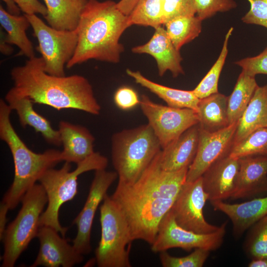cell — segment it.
<instances>
[{"label":"cell","instance_id":"42","mask_svg":"<svg viewBox=\"0 0 267 267\" xmlns=\"http://www.w3.org/2000/svg\"><path fill=\"white\" fill-rule=\"evenodd\" d=\"M139 0H120L117 2L118 8L125 15L128 16Z\"/></svg>","mask_w":267,"mask_h":267},{"label":"cell","instance_id":"3","mask_svg":"<svg viewBox=\"0 0 267 267\" xmlns=\"http://www.w3.org/2000/svg\"><path fill=\"white\" fill-rule=\"evenodd\" d=\"M11 109L5 100H0V138L8 146L13 160V182L2 202L9 210L14 209L24 194L48 169L62 161L61 151L48 149L37 153L25 144L14 130L10 120Z\"/></svg>","mask_w":267,"mask_h":267},{"label":"cell","instance_id":"13","mask_svg":"<svg viewBox=\"0 0 267 267\" xmlns=\"http://www.w3.org/2000/svg\"><path fill=\"white\" fill-rule=\"evenodd\" d=\"M208 196L204 190L202 178L185 182L171 210L177 224L182 228L199 234L219 230V226L209 223L203 215V208Z\"/></svg>","mask_w":267,"mask_h":267},{"label":"cell","instance_id":"5","mask_svg":"<svg viewBox=\"0 0 267 267\" xmlns=\"http://www.w3.org/2000/svg\"><path fill=\"white\" fill-rule=\"evenodd\" d=\"M108 159L99 152H94L84 161L77 164L71 171V163L65 162L59 169L47 170L39 180L47 197L46 209L42 214L40 226H50L64 237L68 228L61 226L59 211L65 203L73 199L78 193V177L88 171L105 169Z\"/></svg>","mask_w":267,"mask_h":267},{"label":"cell","instance_id":"32","mask_svg":"<svg viewBox=\"0 0 267 267\" xmlns=\"http://www.w3.org/2000/svg\"><path fill=\"white\" fill-rule=\"evenodd\" d=\"M233 30V27L228 30L218 59L199 84L192 90L199 99L218 92L219 79L227 54L228 43Z\"/></svg>","mask_w":267,"mask_h":267},{"label":"cell","instance_id":"23","mask_svg":"<svg viewBox=\"0 0 267 267\" xmlns=\"http://www.w3.org/2000/svg\"><path fill=\"white\" fill-rule=\"evenodd\" d=\"M4 100L11 110L16 112L21 126L33 128L49 144L61 145L58 130L54 129L46 118L35 110L34 103L30 98L17 96L8 91Z\"/></svg>","mask_w":267,"mask_h":267},{"label":"cell","instance_id":"41","mask_svg":"<svg viewBox=\"0 0 267 267\" xmlns=\"http://www.w3.org/2000/svg\"><path fill=\"white\" fill-rule=\"evenodd\" d=\"M24 14H40L44 17L47 13L45 5L39 0H14Z\"/></svg>","mask_w":267,"mask_h":267},{"label":"cell","instance_id":"6","mask_svg":"<svg viewBox=\"0 0 267 267\" xmlns=\"http://www.w3.org/2000/svg\"><path fill=\"white\" fill-rule=\"evenodd\" d=\"M101 237L95 250L99 267H131L130 252L133 241L118 204L107 194L100 207Z\"/></svg>","mask_w":267,"mask_h":267},{"label":"cell","instance_id":"39","mask_svg":"<svg viewBox=\"0 0 267 267\" xmlns=\"http://www.w3.org/2000/svg\"><path fill=\"white\" fill-rule=\"evenodd\" d=\"M250 8L242 18L243 22L256 24L267 29V0H247Z\"/></svg>","mask_w":267,"mask_h":267},{"label":"cell","instance_id":"4","mask_svg":"<svg viewBox=\"0 0 267 267\" xmlns=\"http://www.w3.org/2000/svg\"><path fill=\"white\" fill-rule=\"evenodd\" d=\"M112 162L118 183L132 185L161 150L147 124L115 133L111 138Z\"/></svg>","mask_w":267,"mask_h":267},{"label":"cell","instance_id":"10","mask_svg":"<svg viewBox=\"0 0 267 267\" xmlns=\"http://www.w3.org/2000/svg\"><path fill=\"white\" fill-rule=\"evenodd\" d=\"M176 198L126 199L115 200L128 222L133 241L142 240L151 245L161 221Z\"/></svg>","mask_w":267,"mask_h":267},{"label":"cell","instance_id":"28","mask_svg":"<svg viewBox=\"0 0 267 267\" xmlns=\"http://www.w3.org/2000/svg\"><path fill=\"white\" fill-rule=\"evenodd\" d=\"M0 24L5 31L7 42L19 48L17 55H25L28 58L35 56L33 44L26 34V31L31 26L25 14L18 16L11 14L0 5Z\"/></svg>","mask_w":267,"mask_h":267},{"label":"cell","instance_id":"19","mask_svg":"<svg viewBox=\"0 0 267 267\" xmlns=\"http://www.w3.org/2000/svg\"><path fill=\"white\" fill-rule=\"evenodd\" d=\"M132 51L134 53L148 54L154 57L161 77L167 71H170L174 78L184 74L179 51L176 48L162 26L155 29L153 35L148 42L134 47Z\"/></svg>","mask_w":267,"mask_h":267},{"label":"cell","instance_id":"36","mask_svg":"<svg viewBox=\"0 0 267 267\" xmlns=\"http://www.w3.org/2000/svg\"><path fill=\"white\" fill-rule=\"evenodd\" d=\"M195 14L194 0H164L163 25L174 18Z\"/></svg>","mask_w":267,"mask_h":267},{"label":"cell","instance_id":"43","mask_svg":"<svg viewBox=\"0 0 267 267\" xmlns=\"http://www.w3.org/2000/svg\"><path fill=\"white\" fill-rule=\"evenodd\" d=\"M8 210L9 209L7 206L1 202L0 205V239L1 241L2 240L6 228L7 214Z\"/></svg>","mask_w":267,"mask_h":267},{"label":"cell","instance_id":"1","mask_svg":"<svg viewBox=\"0 0 267 267\" xmlns=\"http://www.w3.org/2000/svg\"><path fill=\"white\" fill-rule=\"evenodd\" d=\"M10 76L13 86L8 91L17 96L28 97L33 103L57 110L73 109L92 115L100 113L101 106L85 77L48 74L42 57L28 58L24 65L14 67Z\"/></svg>","mask_w":267,"mask_h":267},{"label":"cell","instance_id":"26","mask_svg":"<svg viewBox=\"0 0 267 267\" xmlns=\"http://www.w3.org/2000/svg\"><path fill=\"white\" fill-rule=\"evenodd\" d=\"M126 73L134 79L136 83L165 101L167 105L175 108H190L197 112L200 99L195 95L192 90L178 89L159 84L146 78L138 71L128 69Z\"/></svg>","mask_w":267,"mask_h":267},{"label":"cell","instance_id":"14","mask_svg":"<svg viewBox=\"0 0 267 267\" xmlns=\"http://www.w3.org/2000/svg\"><path fill=\"white\" fill-rule=\"evenodd\" d=\"M117 177L115 171H107L105 169L95 171L84 207L73 222L77 227L73 245L83 255L89 254L91 251V231L96 211Z\"/></svg>","mask_w":267,"mask_h":267},{"label":"cell","instance_id":"31","mask_svg":"<svg viewBox=\"0 0 267 267\" xmlns=\"http://www.w3.org/2000/svg\"><path fill=\"white\" fill-rule=\"evenodd\" d=\"M164 0H139L128 16V23L154 29L163 25Z\"/></svg>","mask_w":267,"mask_h":267},{"label":"cell","instance_id":"11","mask_svg":"<svg viewBox=\"0 0 267 267\" xmlns=\"http://www.w3.org/2000/svg\"><path fill=\"white\" fill-rule=\"evenodd\" d=\"M139 105L162 149L199 123L197 113L194 110L159 104L145 94L141 95Z\"/></svg>","mask_w":267,"mask_h":267},{"label":"cell","instance_id":"29","mask_svg":"<svg viewBox=\"0 0 267 267\" xmlns=\"http://www.w3.org/2000/svg\"><path fill=\"white\" fill-rule=\"evenodd\" d=\"M258 86L254 77L241 72L232 93L228 97L227 115L229 125L239 121Z\"/></svg>","mask_w":267,"mask_h":267},{"label":"cell","instance_id":"16","mask_svg":"<svg viewBox=\"0 0 267 267\" xmlns=\"http://www.w3.org/2000/svg\"><path fill=\"white\" fill-rule=\"evenodd\" d=\"M58 233L48 226L40 227L37 235L40 249L31 267H72L83 262L84 255Z\"/></svg>","mask_w":267,"mask_h":267},{"label":"cell","instance_id":"12","mask_svg":"<svg viewBox=\"0 0 267 267\" xmlns=\"http://www.w3.org/2000/svg\"><path fill=\"white\" fill-rule=\"evenodd\" d=\"M226 224L227 222H224L219 230L211 233H197L178 225L170 210L160 223L151 249L154 253L173 248H179L186 251L196 248H203L210 251L216 250L223 243Z\"/></svg>","mask_w":267,"mask_h":267},{"label":"cell","instance_id":"20","mask_svg":"<svg viewBox=\"0 0 267 267\" xmlns=\"http://www.w3.org/2000/svg\"><path fill=\"white\" fill-rule=\"evenodd\" d=\"M211 203L215 210L222 212L229 218L236 237L241 236L255 222L267 215V195L241 203L230 204L223 201Z\"/></svg>","mask_w":267,"mask_h":267},{"label":"cell","instance_id":"35","mask_svg":"<svg viewBox=\"0 0 267 267\" xmlns=\"http://www.w3.org/2000/svg\"><path fill=\"white\" fill-rule=\"evenodd\" d=\"M210 252L205 249L196 248L188 255L177 257L170 255L165 251L160 252L159 257L163 267H202Z\"/></svg>","mask_w":267,"mask_h":267},{"label":"cell","instance_id":"7","mask_svg":"<svg viewBox=\"0 0 267 267\" xmlns=\"http://www.w3.org/2000/svg\"><path fill=\"white\" fill-rule=\"evenodd\" d=\"M46 192L36 183L22 197V206L15 219L6 227L2 241V267H13L40 227V219L47 204Z\"/></svg>","mask_w":267,"mask_h":267},{"label":"cell","instance_id":"38","mask_svg":"<svg viewBox=\"0 0 267 267\" xmlns=\"http://www.w3.org/2000/svg\"><path fill=\"white\" fill-rule=\"evenodd\" d=\"M235 64L249 76L255 77L258 74L267 75V47L258 55L242 59Z\"/></svg>","mask_w":267,"mask_h":267},{"label":"cell","instance_id":"40","mask_svg":"<svg viewBox=\"0 0 267 267\" xmlns=\"http://www.w3.org/2000/svg\"><path fill=\"white\" fill-rule=\"evenodd\" d=\"M114 101L116 106L123 110H131L140 103V99L135 90L125 86L120 87L116 91Z\"/></svg>","mask_w":267,"mask_h":267},{"label":"cell","instance_id":"45","mask_svg":"<svg viewBox=\"0 0 267 267\" xmlns=\"http://www.w3.org/2000/svg\"><path fill=\"white\" fill-rule=\"evenodd\" d=\"M3 1L6 6L7 11L14 15H20L21 9L15 2L14 0H1Z\"/></svg>","mask_w":267,"mask_h":267},{"label":"cell","instance_id":"17","mask_svg":"<svg viewBox=\"0 0 267 267\" xmlns=\"http://www.w3.org/2000/svg\"><path fill=\"white\" fill-rule=\"evenodd\" d=\"M239 159L227 156L212 165L201 176L208 200L223 201L231 198L236 189Z\"/></svg>","mask_w":267,"mask_h":267},{"label":"cell","instance_id":"44","mask_svg":"<svg viewBox=\"0 0 267 267\" xmlns=\"http://www.w3.org/2000/svg\"><path fill=\"white\" fill-rule=\"evenodd\" d=\"M0 28V51L5 55H9L13 52L11 44H9L5 38V32Z\"/></svg>","mask_w":267,"mask_h":267},{"label":"cell","instance_id":"37","mask_svg":"<svg viewBox=\"0 0 267 267\" xmlns=\"http://www.w3.org/2000/svg\"><path fill=\"white\" fill-rule=\"evenodd\" d=\"M196 14L202 21L210 18L218 12L234 8L237 4L234 0H194Z\"/></svg>","mask_w":267,"mask_h":267},{"label":"cell","instance_id":"34","mask_svg":"<svg viewBox=\"0 0 267 267\" xmlns=\"http://www.w3.org/2000/svg\"><path fill=\"white\" fill-rule=\"evenodd\" d=\"M248 229L244 243V250L251 259L267 258V215Z\"/></svg>","mask_w":267,"mask_h":267},{"label":"cell","instance_id":"27","mask_svg":"<svg viewBox=\"0 0 267 267\" xmlns=\"http://www.w3.org/2000/svg\"><path fill=\"white\" fill-rule=\"evenodd\" d=\"M47 13L44 17L48 25L57 30L77 29L88 0H44Z\"/></svg>","mask_w":267,"mask_h":267},{"label":"cell","instance_id":"9","mask_svg":"<svg viewBox=\"0 0 267 267\" xmlns=\"http://www.w3.org/2000/svg\"><path fill=\"white\" fill-rule=\"evenodd\" d=\"M38 41L37 49L47 74L65 76L64 67L73 56L78 41V30H61L46 25L37 14H25Z\"/></svg>","mask_w":267,"mask_h":267},{"label":"cell","instance_id":"2","mask_svg":"<svg viewBox=\"0 0 267 267\" xmlns=\"http://www.w3.org/2000/svg\"><path fill=\"white\" fill-rule=\"evenodd\" d=\"M129 27L128 16L118 8L117 2L88 0L77 28V47L66 68L90 59L118 63L124 50L120 39Z\"/></svg>","mask_w":267,"mask_h":267},{"label":"cell","instance_id":"21","mask_svg":"<svg viewBox=\"0 0 267 267\" xmlns=\"http://www.w3.org/2000/svg\"><path fill=\"white\" fill-rule=\"evenodd\" d=\"M200 127L197 124L183 133L161 151L160 165L166 171L175 172L189 168L197 151Z\"/></svg>","mask_w":267,"mask_h":267},{"label":"cell","instance_id":"30","mask_svg":"<svg viewBox=\"0 0 267 267\" xmlns=\"http://www.w3.org/2000/svg\"><path fill=\"white\" fill-rule=\"evenodd\" d=\"M202 21L197 16H187L174 18L164 24L169 37L178 50L199 36Z\"/></svg>","mask_w":267,"mask_h":267},{"label":"cell","instance_id":"8","mask_svg":"<svg viewBox=\"0 0 267 267\" xmlns=\"http://www.w3.org/2000/svg\"><path fill=\"white\" fill-rule=\"evenodd\" d=\"M161 151L134 183H118L111 195L112 198H177L186 182L188 168L175 172L163 170L160 165Z\"/></svg>","mask_w":267,"mask_h":267},{"label":"cell","instance_id":"22","mask_svg":"<svg viewBox=\"0 0 267 267\" xmlns=\"http://www.w3.org/2000/svg\"><path fill=\"white\" fill-rule=\"evenodd\" d=\"M58 131L63 146L62 161L76 164L84 161L94 151V137L85 127L61 121Z\"/></svg>","mask_w":267,"mask_h":267},{"label":"cell","instance_id":"15","mask_svg":"<svg viewBox=\"0 0 267 267\" xmlns=\"http://www.w3.org/2000/svg\"><path fill=\"white\" fill-rule=\"evenodd\" d=\"M238 122L215 132L200 129L197 151L188 168L186 182L195 181L214 163L229 155Z\"/></svg>","mask_w":267,"mask_h":267},{"label":"cell","instance_id":"46","mask_svg":"<svg viewBox=\"0 0 267 267\" xmlns=\"http://www.w3.org/2000/svg\"><path fill=\"white\" fill-rule=\"evenodd\" d=\"M248 266L249 267H267V258H262L251 259Z\"/></svg>","mask_w":267,"mask_h":267},{"label":"cell","instance_id":"24","mask_svg":"<svg viewBox=\"0 0 267 267\" xmlns=\"http://www.w3.org/2000/svg\"><path fill=\"white\" fill-rule=\"evenodd\" d=\"M263 128H267V84L256 88L238 122L233 145L254 131Z\"/></svg>","mask_w":267,"mask_h":267},{"label":"cell","instance_id":"25","mask_svg":"<svg viewBox=\"0 0 267 267\" xmlns=\"http://www.w3.org/2000/svg\"><path fill=\"white\" fill-rule=\"evenodd\" d=\"M227 101L228 97L219 92L199 99L197 113L200 130L212 133L229 125Z\"/></svg>","mask_w":267,"mask_h":267},{"label":"cell","instance_id":"33","mask_svg":"<svg viewBox=\"0 0 267 267\" xmlns=\"http://www.w3.org/2000/svg\"><path fill=\"white\" fill-rule=\"evenodd\" d=\"M228 156L237 159L248 156L267 157V128L259 129L233 144Z\"/></svg>","mask_w":267,"mask_h":267},{"label":"cell","instance_id":"18","mask_svg":"<svg viewBox=\"0 0 267 267\" xmlns=\"http://www.w3.org/2000/svg\"><path fill=\"white\" fill-rule=\"evenodd\" d=\"M236 189L232 199H253L267 195V157L248 156L239 159Z\"/></svg>","mask_w":267,"mask_h":267}]
</instances>
